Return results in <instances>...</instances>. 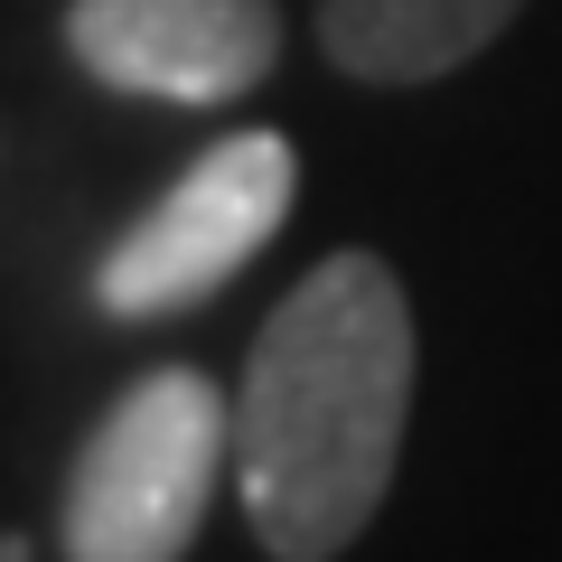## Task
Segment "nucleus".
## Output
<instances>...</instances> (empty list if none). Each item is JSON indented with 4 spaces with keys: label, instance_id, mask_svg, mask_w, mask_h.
Listing matches in <instances>:
<instances>
[{
    "label": "nucleus",
    "instance_id": "f257e3e1",
    "mask_svg": "<svg viewBox=\"0 0 562 562\" xmlns=\"http://www.w3.org/2000/svg\"><path fill=\"white\" fill-rule=\"evenodd\" d=\"M413 422V301L394 262L328 254L262 319L235 394V479L272 562H328L366 535Z\"/></svg>",
    "mask_w": 562,
    "mask_h": 562
},
{
    "label": "nucleus",
    "instance_id": "f03ea898",
    "mask_svg": "<svg viewBox=\"0 0 562 562\" xmlns=\"http://www.w3.org/2000/svg\"><path fill=\"white\" fill-rule=\"evenodd\" d=\"M225 450H235V413L198 366L140 375L66 469V562H179L216 506Z\"/></svg>",
    "mask_w": 562,
    "mask_h": 562
},
{
    "label": "nucleus",
    "instance_id": "7ed1b4c3",
    "mask_svg": "<svg viewBox=\"0 0 562 562\" xmlns=\"http://www.w3.org/2000/svg\"><path fill=\"white\" fill-rule=\"evenodd\" d=\"M291 188H301V160L281 132H225L150 216L113 235V254L94 262V301L113 319H160V310L206 301L281 235Z\"/></svg>",
    "mask_w": 562,
    "mask_h": 562
},
{
    "label": "nucleus",
    "instance_id": "20e7f679",
    "mask_svg": "<svg viewBox=\"0 0 562 562\" xmlns=\"http://www.w3.org/2000/svg\"><path fill=\"white\" fill-rule=\"evenodd\" d=\"M66 47L85 76L160 103H235L272 76L281 10L272 0H76Z\"/></svg>",
    "mask_w": 562,
    "mask_h": 562
},
{
    "label": "nucleus",
    "instance_id": "39448f33",
    "mask_svg": "<svg viewBox=\"0 0 562 562\" xmlns=\"http://www.w3.org/2000/svg\"><path fill=\"white\" fill-rule=\"evenodd\" d=\"M525 0H319V38L357 85H431L469 66Z\"/></svg>",
    "mask_w": 562,
    "mask_h": 562
},
{
    "label": "nucleus",
    "instance_id": "423d86ee",
    "mask_svg": "<svg viewBox=\"0 0 562 562\" xmlns=\"http://www.w3.org/2000/svg\"><path fill=\"white\" fill-rule=\"evenodd\" d=\"M0 562H29V543H20V535H0Z\"/></svg>",
    "mask_w": 562,
    "mask_h": 562
}]
</instances>
